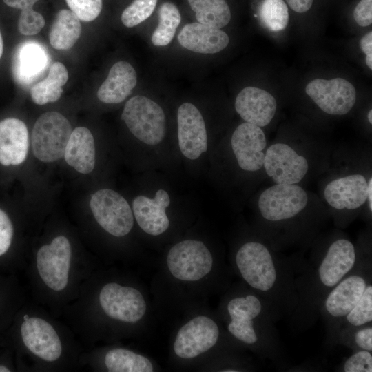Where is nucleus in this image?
Listing matches in <instances>:
<instances>
[{
	"label": "nucleus",
	"mask_w": 372,
	"mask_h": 372,
	"mask_svg": "<svg viewBox=\"0 0 372 372\" xmlns=\"http://www.w3.org/2000/svg\"><path fill=\"white\" fill-rule=\"evenodd\" d=\"M121 119L130 132L148 145H156L165 136V115L162 107L152 99L141 95L125 103Z\"/></svg>",
	"instance_id": "f257e3e1"
},
{
	"label": "nucleus",
	"mask_w": 372,
	"mask_h": 372,
	"mask_svg": "<svg viewBox=\"0 0 372 372\" xmlns=\"http://www.w3.org/2000/svg\"><path fill=\"white\" fill-rule=\"evenodd\" d=\"M69 121L57 112H48L36 121L31 135L34 156L39 161L50 163L64 155L72 133Z\"/></svg>",
	"instance_id": "f03ea898"
},
{
	"label": "nucleus",
	"mask_w": 372,
	"mask_h": 372,
	"mask_svg": "<svg viewBox=\"0 0 372 372\" xmlns=\"http://www.w3.org/2000/svg\"><path fill=\"white\" fill-rule=\"evenodd\" d=\"M167 267L174 277L185 281L198 280L211 270L213 258L205 245L185 240L174 245L167 257Z\"/></svg>",
	"instance_id": "7ed1b4c3"
},
{
	"label": "nucleus",
	"mask_w": 372,
	"mask_h": 372,
	"mask_svg": "<svg viewBox=\"0 0 372 372\" xmlns=\"http://www.w3.org/2000/svg\"><path fill=\"white\" fill-rule=\"evenodd\" d=\"M90 205L96 222L111 235L124 236L131 231L134 225L132 209L118 192L99 189L92 194Z\"/></svg>",
	"instance_id": "20e7f679"
},
{
	"label": "nucleus",
	"mask_w": 372,
	"mask_h": 372,
	"mask_svg": "<svg viewBox=\"0 0 372 372\" xmlns=\"http://www.w3.org/2000/svg\"><path fill=\"white\" fill-rule=\"evenodd\" d=\"M236 262L244 280L253 288L267 291L274 285L276 271L268 249L258 242H248L237 251Z\"/></svg>",
	"instance_id": "39448f33"
},
{
	"label": "nucleus",
	"mask_w": 372,
	"mask_h": 372,
	"mask_svg": "<svg viewBox=\"0 0 372 372\" xmlns=\"http://www.w3.org/2000/svg\"><path fill=\"white\" fill-rule=\"evenodd\" d=\"M71 245L63 236L54 238L50 245H43L36 256L37 267L44 283L54 291L65 288L68 282Z\"/></svg>",
	"instance_id": "423d86ee"
},
{
	"label": "nucleus",
	"mask_w": 372,
	"mask_h": 372,
	"mask_svg": "<svg viewBox=\"0 0 372 372\" xmlns=\"http://www.w3.org/2000/svg\"><path fill=\"white\" fill-rule=\"evenodd\" d=\"M308 196L296 184H276L266 189L258 198L262 217L270 221L289 219L306 207Z\"/></svg>",
	"instance_id": "0eeeda50"
},
{
	"label": "nucleus",
	"mask_w": 372,
	"mask_h": 372,
	"mask_svg": "<svg viewBox=\"0 0 372 372\" xmlns=\"http://www.w3.org/2000/svg\"><path fill=\"white\" fill-rule=\"evenodd\" d=\"M99 303L107 316L128 323L139 321L147 309L146 302L138 290L116 282L107 283L102 287Z\"/></svg>",
	"instance_id": "6e6552de"
},
{
	"label": "nucleus",
	"mask_w": 372,
	"mask_h": 372,
	"mask_svg": "<svg viewBox=\"0 0 372 372\" xmlns=\"http://www.w3.org/2000/svg\"><path fill=\"white\" fill-rule=\"evenodd\" d=\"M305 92L320 109L331 115L347 114L356 101L354 86L342 78L313 79L307 84Z\"/></svg>",
	"instance_id": "1a4fd4ad"
},
{
	"label": "nucleus",
	"mask_w": 372,
	"mask_h": 372,
	"mask_svg": "<svg viewBox=\"0 0 372 372\" xmlns=\"http://www.w3.org/2000/svg\"><path fill=\"white\" fill-rule=\"evenodd\" d=\"M218 336L219 329L213 320L207 316H197L179 329L174 350L181 358H193L213 347Z\"/></svg>",
	"instance_id": "9d476101"
},
{
	"label": "nucleus",
	"mask_w": 372,
	"mask_h": 372,
	"mask_svg": "<svg viewBox=\"0 0 372 372\" xmlns=\"http://www.w3.org/2000/svg\"><path fill=\"white\" fill-rule=\"evenodd\" d=\"M263 166L276 184H296L309 169L307 159L284 143L273 144L267 149Z\"/></svg>",
	"instance_id": "9b49d317"
},
{
	"label": "nucleus",
	"mask_w": 372,
	"mask_h": 372,
	"mask_svg": "<svg viewBox=\"0 0 372 372\" xmlns=\"http://www.w3.org/2000/svg\"><path fill=\"white\" fill-rule=\"evenodd\" d=\"M179 148L184 156L195 160L207 150V134L203 117L191 103H184L177 112Z\"/></svg>",
	"instance_id": "f8f14e48"
},
{
	"label": "nucleus",
	"mask_w": 372,
	"mask_h": 372,
	"mask_svg": "<svg viewBox=\"0 0 372 372\" xmlns=\"http://www.w3.org/2000/svg\"><path fill=\"white\" fill-rule=\"evenodd\" d=\"M231 145L242 169L255 172L262 168L266 138L260 127L247 122L239 125L231 136Z\"/></svg>",
	"instance_id": "ddd939ff"
},
{
	"label": "nucleus",
	"mask_w": 372,
	"mask_h": 372,
	"mask_svg": "<svg viewBox=\"0 0 372 372\" xmlns=\"http://www.w3.org/2000/svg\"><path fill=\"white\" fill-rule=\"evenodd\" d=\"M21 335L25 347L37 357L50 362L60 358L61 340L52 326L45 320L25 315Z\"/></svg>",
	"instance_id": "4468645a"
},
{
	"label": "nucleus",
	"mask_w": 372,
	"mask_h": 372,
	"mask_svg": "<svg viewBox=\"0 0 372 372\" xmlns=\"http://www.w3.org/2000/svg\"><path fill=\"white\" fill-rule=\"evenodd\" d=\"M170 204L168 193L158 189L153 198L138 196L132 202L134 217L139 227L145 233L158 236L169 227V220L165 209Z\"/></svg>",
	"instance_id": "2eb2a0df"
},
{
	"label": "nucleus",
	"mask_w": 372,
	"mask_h": 372,
	"mask_svg": "<svg viewBox=\"0 0 372 372\" xmlns=\"http://www.w3.org/2000/svg\"><path fill=\"white\" fill-rule=\"evenodd\" d=\"M49 61L48 53L41 44L32 41L23 42L13 55V77L20 85L28 86L43 74Z\"/></svg>",
	"instance_id": "dca6fc26"
},
{
	"label": "nucleus",
	"mask_w": 372,
	"mask_h": 372,
	"mask_svg": "<svg viewBox=\"0 0 372 372\" xmlns=\"http://www.w3.org/2000/svg\"><path fill=\"white\" fill-rule=\"evenodd\" d=\"M235 109L245 122L265 127L275 115L276 101L268 92L249 86L242 89L237 95Z\"/></svg>",
	"instance_id": "f3484780"
},
{
	"label": "nucleus",
	"mask_w": 372,
	"mask_h": 372,
	"mask_svg": "<svg viewBox=\"0 0 372 372\" xmlns=\"http://www.w3.org/2000/svg\"><path fill=\"white\" fill-rule=\"evenodd\" d=\"M368 182L362 174H351L333 180L325 187L327 202L337 209H355L367 200Z\"/></svg>",
	"instance_id": "a211bd4d"
},
{
	"label": "nucleus",
	"mask_w": 372,
	"mask_h": 372,
	"mask_svg": "<svg viewBox=\"0 0 372 372\" xmlns=\"http://www.w3.org/2000/svg\"><path fill=\"white\" fill-rule=\"evenodd\" d=\"M29 148L28 131L25 124L15 118L0 121V163L4 166L19 165L26 158Z\"/></svg>",
	"instance_id": "6ab92c4d"
},
{
	"label": "nucleus",
	"mask_w": 372,
	"mask_h": 372,
	"mask_svg": "<svg viewBox=\"0 0 372 372\" xmlns=\"http://www.w3.org/2000/svg\"><path fill=\"white\" fill-rule=\"evenodd\" d=\"M262 305L258 298L253 295L232 299L227 305L231 318L229 331L239 340L251 344L258 340L254 329V319L260 313Z\"/></svg>",
	"instance_id": "aec40b11"
},
{
	"label": "nucleus",
	"mask_w": 372,
	"mask_h": 372,
	"mask_svg": "<svg viewBox=\"0 0 372 372\" xmlns=\"http://www.w3.org/2000/svg\"><path fill=\"white\" fill-rule=\"evenodd\" d=\"M355 261L354 246L349 240L334 241L318 269L321 282L328 287H334L353 268Z\"/></svg>",
	"instance_id": "412c9836"
},
{
	"label": "nucleus",
	"mask_w": 372,
	"mask_h": 372,
	"mask_svg": "<svg viewBox=\"0 0 372 372\" xmlns=\"http://www.w3.org/2000/svg\"><path fill=\"white\" fill-rule=\"evenodd\" d=\"M178 41L183 48L194 52L215 54L227 46L229 39L220 29L193 22L183 27Z\"/></svg>",
	"instance_id": "4be33fe9"
},
{
	"label": "nucleus",
	"mask_w": 372,
	"mask_h": 372,
	"mask_svg": "<svg viewBox=\"0 0 372 372\" xmlns=\"http://www.w3.org/2000/svg\"><path fill=\"white\" fill-rule=\"evenodd\" d=\"M137 83V75L132 65L126 61H118L110 68L107 77L97 92L103 103L116 104L123 101Z\"/></svg>",
	"instance_id": "5701e85b"
},
{
	"label": "nucleus",
	"mask_w": 372,
	"mask_h": 372,
	"mask_svg": "<svg viewBox=\"0 0 372 372\" xmlns=\"http://www.w3.org/2000/svg\"><path fill=\"white\" fill-rule=\"evenodd\" d=\"M66 163L81 174L92 172L95 166V145L91 132L77 127L70 134L64 152Z\"/></svg>",
	"instance_id": "b1692460"
},
{
	"label": "nucleus",
	"mask_w": 372,
	"mask_h": 372,
	"mask_svg": "<svg viewBox=\"0 0 372 372\" xmlns=\"http://www.w3.org/2000/svg\"><path fill=\"white\" fill-rule=\"evenodd\" d=\"M365 288V280L359 276L340 281L325 300L327 311L333 317L346 316L358 303Z\"/></svg>",
	"instance_id": "393cba45"
},
{
	"label": "nucleus",
	"mask_w": 372,
	"mask_h": 372,
	"mask_svg": "<svg viewBox=\"0 0 372 372\" xmlns=\"http://www.w3.org/2000/svg\"><path fill=\"white\" fill-rule=\"evenodd\" d=\"M81 34L80 19L70 10L63 9L56 15L49 32L50 43L56 50L70 49Z\"/></svg>",
	"instance_id": "a878e982"
},
{
	"label": "nucleus",
	"mask_w": 372,
	"mask_h": 372,
	"mask_svg": "<svg viewBox=\"0 0 372 372\" xmlns=\"http://www.w3.org/2000/svg\"><path fill=\"white\" fill-rule=\"evenodd\" d=\"M68 79V72L65 66L61 62L53 63L43 80L34 84L30 89L33 102L37 105H45L59 99L62 87Z\"/></svg>",
	"instance_id": "bb28decb"
},
{
	"label": "nucleus",
	"mask_w": 372,
	"mask_h": 372,
	"mask_svg": "<svg viewBox=\"0 0 372 372\" xmlns=\"http://www.w3.org/2000/svg\"><path fill=\"white\" fill-rule=\"evenodd\" d=\"M197 22L220 29L231 21V10L227 0H186Z\"/></svg>",
	"instance_id": "cd10ccee"
},
{
	"label": "nucleus",
	"mask_w": 372,
	"mask_h": 372,
	"mask_svg": "<svg viewBox=\"0 0 372 372\" xmlns=\"http://www.w3.org/2000/svg\"><path fill=\"white\" fill-rule=\"evenodd\" d=\"M158 25L151 40L156 46H165L172 41L176 30L180 23V12L174 3L163 1L158 7Z\"/></svg>",
	"instance_id": "c85d7f7f"
},
{
	"label": "nucleus",
	"mask_w": 372,
	"mask_h": 372,
	"mask_svg": "<svg viewBox=\"0 0 372 372\" xmlns=\"http://www.w3.org/2000/svg\"><path fill=\"white\" fill-rule=\"evenodd\" d=\"M110 372H152L153 366L145 357L125 349H114L105 356Z\"/></svg>",
	"instance_id": "c756f323"
},
{
	"label": "nucleus",
	"mask_w": 372,
	"mask_h": 372,
	"mask_svg": "<svg viewBox=\"0 0 372 372\" xmlns=\"http://www.w3.org/2000/svg\"><path fill=\"white\" fill-rule=\"evenodd\" d=\"M261 25L272 32L284 30L289 23V7L285 0H260L257 6V12Z\"/></svg>",
	"instance_id": "7c9ffc66"
},
{
	"label": "nucleus",
	"mask_w": 372,
	"mask_h": 372,
	"mask_svg": "<svg viewBox=\"0 0 372 372\" xmlns=\"http://www.w3.org/2000/svg\"><path fill=\"white\" fill-rule=\"evenodd\" d=\"M158 0H133L122 12L121 19L127 28L136 26L154 12Z\"/></svg>",
	"instance_id": "2f4dec72"
},
{
	"label": "nucleus",
	"mask_w": 372,
	"mask_h": 372,
	"mask_svg": "<svg viewBox=\"0 0 372 372\" xmlns=\"http://www.w3.org/2000/svg\"><path fill=\"white\" fill-rule=\"evenodd\" d=\"M347 321L354 326H361L372 320V287L364 291L352 310L346 316Z\"/></svg>",
	"instance_id": "473e14b6"
},
{
	"label": "nucleus",
	"mask_w": 372,
	"mask_h": 372,
	"mask_svg": "<svg viewBox=\"0 0 372 372\" xmlns=\"http://www.w3.org/2000/svg\"><path fill=\"white\" fill-rule=\"evenodd\" d=\"M70 10L83 21L96 19L103 8V0H65Z\"/></svg>",
	"instance_id": "72a5a7b5"
},
{
	"label": "nucleus",
	"mask_w": 372,
	"mask_h": 372,
	"mask_svg": "<svg viewBox=\"0 0 372 372\" xmlns=\"http://www.w3.org/2000/svg\"><path fill=\"white\" fill-rule=\"evenodd\" d=\"M44 25L43 17L32 8L21 10L18 20V30L21 34L26 36L37 34Z\"/></svg>",
	"instance_id": "f704fd0d"
},
{
	"label": "nucleus",
	"mask_w": 372,
	"mask_h": 372,
	"mask_svg": "<svg viewBox=\"0 0 372 372\" xmlns=\"http://www.w3.org/2000/svg\"><path fill=\"white\" fill-rule=\"evenodd\" d=\"M345 372H371L372 355L368 351H358L345 362L344 365Z\"/></svg>",
	"instance_id": "c9c22d12"
},
{
	"label": "nucleus",
	"mask_w": 372,
	"mask_h": 372,
	"mask_svg": "<svg viewBox=\"0 0 372 372\" xmlns=\"http://www.w3.org/2000/svg\"><path fill=\"white\" fill-rule=\"evenodd\" d=\"M13 226L7 214L0 209V256L10 248L13 237Z\"/></svg>",
	"instance_id": "e433bc0d"
},
{
	"label": "nucleus",
	"mask_w": 372,
	"mask_h": 372,
	"mask_svg": "<svg viewBox=\"0 0 372 372\" xmlns=\"http://www.w3.org/2000/svg\"><path fill=\"white\" fill-rule=\"evenodd\" d=\"M355 22L362 27L372 23V0H360L353 11Z\"/></svg>",
	"instance_id": "4c0bfd02"
},
{
	"label": "nucleus",
	"mask_w": 372,
	"mask_h": 372,
	"mask_svg": "<svg viewBox=\"0 0 372 372\" xmlns=\"http://www.w3.org/2000/svg\"><path fill=\"white\" fill-rule=\"evenodd\" d=\"M357 345L363 350L372 351V328L366 327L359 330L355 335Z\"/></svg>",
	"instance_id": "58836bf2"
},
{
	"label": "nucleus",
	"mask_w": 372,
	"mask_h": 372,
	"mask_svg": "<svg viewBox=\"0 0 372 372\" xmlns=\"http://www.w3.org/2000/svg\"><path fill=\"white\" fill-rule=\"evenodd\" d=\"M288 7L298 14H304L309 12L314 3V0H285Z\"/></svg>",
	"instance_id": "ea45409f"
},
{
	"label": "nucleus",
	"mask_w": 372,
	"mask_h": 372,
	"mask_svg": "<svg viewBox=\"0 0 372 372\" xmlns=\"http://www.w3.org/2000/svg\"><path fill=\"white\" fill-rule=\"evenodd\" d=\"M8 6L21 10L31 8L39 0H3Z\"/></svg>",
	"instance_id": "a19ab883"
},
{
	"label": "nucleus",
	"mask_w": 372,
	"mask_h": 372,
	"mask_svg": "<svg viewBox=\"0 0 372 372\" xmlns=\"http://www.w3.org/2000/svg\"><path fill=\"white\" fill-rule=\"evenodd\" d=\"M360 48L365 54L372 53V32H368L360 40Z\"/></svg>",
	"instance_id": "79ce46f5"
},
{
	"label": "nucleus",
	"mask_w": 372,
	"mask_h": 372,
	"mask_svg": "<svg viewBox=\"0 0 372 372\" xmlns=\"http://www.w3.org/2000/svg\"><path fill=\"white\" fill-rule=\"evenodd\" d=\"M372 178H370L368 182L367 199L369 201V207L370 211H372Z\"/></svg>",
	"instance_id": "37998d69"
},
{
	"label": "nucleus",
	"mask_w": 372,
	"mask_h": 372,
	"mask_svg": "<svg viewBox=\"0 0 372 372\" xmlns=\"http://www.w3.org/2000/svg\"><path fill=\"white\" fill-rule=\"evenodd\" d=\"M365 61L367 66L371 70L372 69V53L366 54Z\"/></svg>",
	"instance_id": "c03bdc74"
},
{
	"label": "nucleus",
	"mask_w": 372,
	"mask_h": 372,
	"mask_svg": "<svg viewBox=\"0 0 372 372\" xmlns=\"http://www.w3.org/2000/svg\"><path fill=\"white\" fill-rule=\"evenodd\" d=\"M3 50V39H2L1 34V32H0V58L2 56Z\"/></svg>",
	"instance_id": "a18cd8bd"
},
{
	"label": "nucleus",
	"mask_w": 372,
	"mask_h": 372,
	"mask_svg": "<svg viewBox=\"0 0 372 372\" xmlns=\"http://www.w3.org/2000/svg\"><path fill=\"white\" fill-rule=\"evenodd\" d=\"M10 370L5 366L0 365V372H9Z\"/></svg>",
	"instance_id": "49530a36"
},
{
	"label": "nucleus",
	"mask_w": 372,
	"mask_h": 372,
	"mask_svg": "<svg viewBox=\"0 0 372 372\" xmlns=\"http://www.w3.org/2000/svg\"><path fill=\"white\" fill-rule=\"evenodd\" d=\"M368 120L369 123L371 124L372 123V110H370L368 113Z\"/></svg>",
	"instance_id": "de8ad7c7"
},
{
	"label": "nucleus",
	"mask_w": 372,
	"mask_h": 372,
	"mask_svg": "<svg viewBox=\"0 0 372 372\" xmlns=\"http://www.w3.org/2000/svg\"><path fill=\"white\" fill-rule=\"evenodd\" d=\"M223 371H225V372H235V371H237L236 370H224Z\"/></svg>",
	"instance_id": "09e8293b"
}]
</instances>
